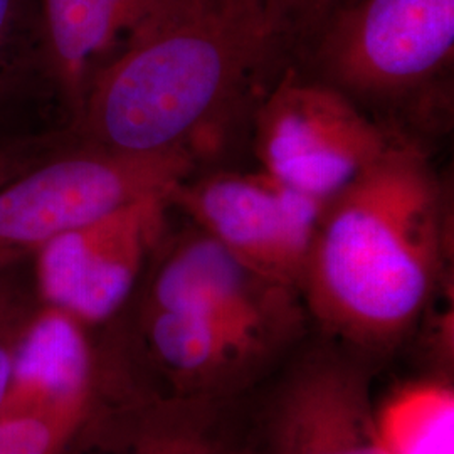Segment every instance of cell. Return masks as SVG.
I'll return each mask as SVG.
<instances>
[{"mask_svg": "<svg viewBox=\"0 0 454 454\" xmlns=\"http://www.w3.org/2000/svg\"><path fill=\"white\" fill-rule=\"evenodd\" d=\"M41 78L51 82L39 0H0V103Z\"/></svg>", "mask_w": 454, "mask_h": 454, "instance_id": "obj_15", "label": "cell"}, {"mask_svg": "<svg viewBox=\"0 0 454 454\" xmlns=\"http://www.w3.org/2000/svg\"><path fill=\"white\" fill-rule=\"evenodd\" d=\"M170 195H152L49 244L43 292L86 320L112 317L129 298L148 251L162 241Z\"/></svg>", "mask_w": 454, "mask_h": 454, "instance_id": "obj_7", "label": "cell"}, {"mask_svg": "<svg viewBox=\"0 0 454 454\" xmlns=\"http://www.w3.org/2000/svg\"><path fill=\"white\" fill-rule=\"evenodd\" d=\"M48 313L31 261L0 268V414L14 389L19 358Z\"/></svg>", "mask_w": 454, "mask_h": 454, "instance_id": "obj_14", "label": "cell"}, {"mask_svg": "<svg viewBox=\"0 0 454 454\" xmlns=\"http://www.w3.org/2000/svg\"><path fill=\"white\" fill-rule=\"evenodd\" d=\"M114 454H204V446L189 431L163 427L155 422L140 424L121 450Z\"/></svg>", "mask_w": 454, "mask_h": 454, "instance_id": "obj_17", "label": "cell"}, {"mask_svg": "<svg viewBox=\"0 0 454 454\" xmlns=\"http://www.w3.org/2000/svg\"><path fill=\"white\" fill-rule=\"evenodd\" d=\"M279 454H387L357 373L324 364L301 373L279 412Z\"/></svg>", "mask_w": 454, "mask_h": 454, "instance_id": "obj_10", "label": "cell"}, {"mask_svg": "<svg viewBox=\"0 0 454 454\" xmlns=\"http://www.w3.org/2000/svg\"><path fill=\"white\" fill-rule=\"evenodd\" d=\"M288 63L387 130L433 144L453 127L454 0H354Z\"/></svg>", "mask_w": 454, "mask_h": 454, "instance_id": "obj_3", "label": "cell"}, {"mask_svg": "<svg viewBox=\"0 0 454 454\" xmlns=\"http://www.w3.org/2000/svg\"><path fill=\"white\" fill-rule=\"evenodd\" d=\"M194 152L129 153L82 142L0 185V268L39 258L49 244L202 172Z\"/></svg>", "mask_w": 454, "mask_h": 454, "instance_id": "obj_4", "label": "cell"}, {"mask_svg": "<svg viewBox=\"0 0 454 454\" xmlns=\"http://www.w3.org/2000/svg\"><path fill=\"white\" fill-rule=\"evenodd\" d=\"M145 333L153 354L182 373L214 372L264 345L211 318L150 307L145 309Z\"/></svg>", "mask_w": 454, "mask_h": 454, "instance_id": "obj_11", "label": "cell"}, {"mask_svg": "<svg viewBox=\"0 0 454 454\" xmlns=\"http://www.w3.org/2000/svg\"><path fill=\"white\" fill-rule=\"evenodd\" d=\"M296 293L256 273L194 226L165 254L146 307L206 317L264 343L290 322Z\"/></svg>", "mask_w": 454, "mask_h": 454, "instance_id": "obj_8", "label": "cell"}, {"mask_svg": "<svg viewBox=\"0 0 454 454\" xmlns=\"http://www.w3.org/2000/svg\"><path fill=\"white\" fill-rule=\"evenodd\" d=\"M350 2L354 0H268L276 37L286 61L322 22Z\"/></svg>", "mask_w": 454, "mask_h": 454, "instance_id": "obj_16", "label": "cell"}, {"mask_svg": "<svg viewBox=\"0 0 454 454\" xmlns=\"http://www.w3.org/2000/svg\"><path fill=\"white\" fill-rule=\"evenodd\" d=\"M375 421L387 454H454V392L448 386L404 387Z\"/></svg>", "mask_w": 454, "mask_h": 454, "instance_id": "obj_12", "label": "cell"}, {"mask_svg": "<svg viewBox=\"0 0 454 454\" xmlns=\"http://www.w3.org/2000/svg\"><path fill=\"white\" fill-rule=\"evenodd\" d=\"M399 137L292 63L268 82L249 121L260 170L322 202Z\"/></svg>", "mask_w": 454, "mask_h": 454, "instance_id": "obj_5", "label": "cell"}, {"mask_svg": "<svg viewBox=\"0 0 454 454\" xmlns=\"http://www.w3.org/2000/svg\"><path fill=\"white\" fill-rule=\"evenodd\" d=\"M63 145V140L54 138H41L37 142L27 140L24 144L0 146V185L20 172L27 170L37 162L44 160L52 152Z\"/></svg>", "mask_w": 454, "mask_h": 454, "instance_id": "obj_18", "label": "cell"}, {"mask_svg": "<svg viewBox=\"0 0 454 454\" xmlns=\"http://www.w3.org/2000/svg\"><path fill=\"white\" fill-rule=\"evenodd\" d=\"M453 184L433 144L399 137L322 202L300 293L325 330L364 345L403 337L438 288Z\"/></svg>", "mask_w": 454, "mask_h": 454, "instance_id": "obj_2", "label": "cell"}, {"mask_svg": "<svg viewBox=\"0 0 454 454\" xmlns=\"http://www.w3.org/2000/svg\"><path fill=\"white\" fill-rule=\"evenodd\" d=\"M170 202L246 266L300 293L322 200L262 170H202Z\"/></svg>", "mask_w": 454, "mask_h": 454, "instance_id": "obj_6", "label": "cell"}, {"mask_svg": "<svg viewBox=\"0 0 454 454\" xmlns=\"http://www.w3.org/2000/svg\"><path fill=\"white\" fill-rule=\"evenodd\" d=\"M91 407V380L54 384L41 403L0 414V454H61Z\"/></svg>", "mask_w": 454, "mask_h": 454, "instance_id": "obj_13", "label": "cell"}, {"mask_svg": "<svg viewBox=\"0 0 454 454\" xmlns=\"http://www.w3.org/2000/svg\"><path fill=\"white\" fill-rule=\"evenodd\" d=\"M285 63L268 0H189L98 76L71 133L129 153L185 148L207 168Z\"/></svg>", "mask_w": 454, "mask_h": 454, "instance_id": "obj_1", "label": "cell"}, {"mask_svg": "<svg viewBox=\"0 0 454 454\" xmlns=\"http://www.w3.org/2000/svg\"><path fill=\"white\" fill-rule=\"evenodd\" d=\"M189 0H39L54 91L71 121L98 76Z\"/></svg>", "mask_w": 454, "mask_h": 454, "instance_id": "obj_9", "label": "cell"}]
</instances>
